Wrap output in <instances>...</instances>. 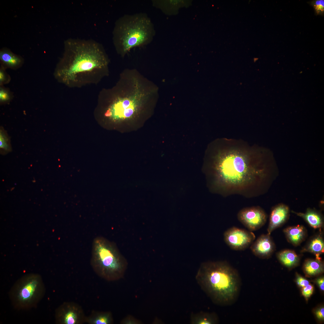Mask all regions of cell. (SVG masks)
<instances>
[{
  "label": "cell",
  "instance_id": "277c9868",
  "mask_svg": "<svg viewBox=\"0 0 324 324\" xmlns=\"http://www.w3.org/2000/svg\"><path fill=\"white\" fill-rule=\"evenodd\" d=\"M154 33L153 23L146 14H126L115 22L113 43L117 53L124 56L133 48L149 44Z\"/></svg>",
  "mask_w": 324,
  "mask_h": 324
},
{
  "label": "cell",
  "instance_id": "9a60e30c",
  "mask_svg": "<svg viewBox=\"0 0 324 324\" xmlns=\"http://www.w3.org/2000/svg\"><path fill=\"white\" fill-rule=\"evenodd\" d=\"M277 255L280 262L288 268H293L299 264V257L293 250H284L279 252Z\"/></svg>",
  "mask_w": 324,
  "mask_h": 324
},
{
  "label": "cell",
  "instance_id": "4fadbf2b",
  "mask_svg": "<svg viewBox=\"0 0 324 324\" xmlns=\"http://www.w3.org/2000/svg\"><path fill=\"white\" fill-rule=\"evenodd\" d=\"M219 322L218 317L214 312L203 311L192 313L190 323L192 324H216Z\"/></svg>",
  "mask_w": 324,
  "mask_h": 324
},
{
  "label": "cell",
  "instance_id": "7c38bea8",
  "mask_svg": "<svg viewBox=\"0 0 324 324\" xmlns=\"http://www.w3.org/2000/svg\"><path fill=\"white\" fill-rule=\"evenodd\" d=\"M302 252H308L314 254L316 258H321L320 255L324 252V240L320 232L312 238L301 250Z\"/></svg>",
  "mask_w": 324,
  "mask_h": 324
},
{
  "label": "cell",
  "instance_id": "30bf717a",
  "mask_svg": "<svg viewBox=\"0 0 324 324\" xmlns=\"http://www.w3.org/2000/svg\"><path fill=\"white\" fill-rule=\"evenodd\" d=\"M283 232L288 242L295 246L300 245L307 236L306 229L302 225L288 227Z\"/></svg>",
  "mask_w": 324,
  "mask_h": 324
},
{
  "label": "cell",
  "instance_id": "8fae6325",
  "mask_svg": "<svg viewBox=\"0 0 324 324\" xmlns=\"http://www.w3.org/2000/svg\"><path fill=\"white\" fill-rule=\"evenodd\" d=\"M292 212L303 218L313 228L321 229L323 226L324 220L321 214L316 210L308 208L305 213L298 212L294 211Z\"/></svg>",
  "mask_w": 324,
  "mask_h": 324
},
{
  "label": "cell",
  "instance_id": "7402d4cb",
  "mask_svg": "<svg viewBox=\"0 0 324 324\" xmlns=\"http://www.w3.org/2000/svg\"><path fill=\"white\" fill-rule=\"evenodd\" d=\"M313 286L310 284L303 287L302 290V295L306 298H309L311 296L313 293Z\"/></svg>",
  "mask_w": 324,
  "mask_h": 324
},
{
  "label": "cell",
  "instance_id": "2e32d148",
  "mask_svg": "<svg viewBox=\"0 0 324 324\" xmlns=\"http://www.w3.org/2000/svg\"><path fill=\"white\" fill-rule=\"evenodd\" d=\"M0 59L2 62L5 66L13 69L20 66L22 62L20 58L6 51L1 52Z\"/></svg>",
  "mask_w": 324,
  "mask_h": 324
},
{
  "label": "cell",
  "instance_id": "ac0fdd59",
  "mask_svg": "<svg viewBox=\"0 0 324 324\" xmlns=\"http://www.w3.org/2000/svg\"><path fill=\"white\" fill-rule=\"evenodd\" d=\"M86 321L92 324H107L110 322L109 316L102 313H93Z\"/></svg>",
  "mask_w": 324,
  "mask_h": 324
},
{
  "label": "cell",
  "instance_id": "44dd1931",
  "mask_svg": "<svg viewBox=\"0 0 324 324\" xmlns=\"http://www.w3.org/2000/svg\"><path fill=\"white\" fill-rule=\"evenodd\" d=\"M310 4L314 8L316 14L318 15H323L324 10V0L313 1L310 2Z\"/></svg>",
  "mask_w": 324,
  "mask_h": 324
},
{
  "label": "cell",
  "instance_id": "9c48e42d",
  "mask_svg": "<svg viewBox=\"0 0 324 324\" xmlns=\"http://www.w3.org/2000/svg\"><path fill=\"white\" fill-rule=\"evenodd\" d=\"M289 212V207L284 204H280L274 207L270 216L267 233L270 235L274 230L283 224L288 219Z\"/></svg>",
  "mask_w": 324,
  "mask_h": 324
},
{
  "label": "cell",
  "instance_id": "52a82bcc",
  "mask_svg": "<svg viewBox=\"0 0 324 324\" xmlns=\"http://www.w3.org/2000/svg\"><path fill=\"white\" fill-rule=\"evenodd\" d=\"M237 217L238 220L251 231L261 228L265 224L267 218L266 212L259 206L244 208L238 212Z\"/></svg>",
  "mask_w": 324,
  "mask_h": 324
},
{
  "label": "cell",
  "instance_id": "603a6c76",
  "mask_svg": "<svg viewBox=\"0 0 324 324\" xmlns=\"http://www.w3.org/2000/svg\"><path fill=\"white\" fill-rule=\"evenodd\" d=\"M10 79L9 76L6 73L4 69H1L0 70V83L1 85L8 83L10 81Z\"/></svg>",
  "mask_w": 324,
  "mask_h": 324
},
{
  "label": "cell",
  "instance_id": "8992f818",
  "mask_svg": "<svg viewBox=\"0 0 324 324\" xmlns=\"http://www.w3.org/2000/svg\"><path fill=\"white\" fill-rule=\"evenodd\" d=\"M256 238L252 231L235 226L226 230L224 234V241L231 249L244 250L252 244Z\"/></svg>",
  "mask_w": 324,
  "mask_h": 324
},
{
  "label": "cell",
  "instance_id": "5b68a950",
  "mask_svg": "<svg viewBox=\"0 0 324 324\" xmlns=\"http://www.w3.org/2000/svg\"><path fill=\"white\" fill-rule=\"evenodd\" d=\"M91 263L95 272L102 277L118 274L123 266L122 256L115 243L102 236L93 240Z\"/></svg>",
  "mask_w": 324,
  "mask_h": 324
},
{
  "label": "cell",
  "instance_id": "d4e9b609",
  "mask_svg": "<svg viewBox=\"0 0 324 324\" xmlns=\"http://www.w3.org/2000/svg\"><path fill=\"white\" fill-rule=\"evenodd\" d=\"M315 313L318 320L322 321L324 320V308L323 307H322L317 309L315 310Z\"/></svg>",
  "mask_w": 324,
  "mask_h": 324
},
{
  "label": "cell",
  "instance_id": "5bb4252c",
  "mask_svg": "<svg viewBox=\"0 0 324 324\" xmlns=\"http://www.w3.org/2000/svg\"><path fill=\"white\" fill-rule=\"evenodd\" d=\"M303 269L306 276L309 277L316 276L323 272L324 264L321 258L308 259L304 264Z\"/></svg>",
  "mask_w": 324,
  "mask_h": 324
},
{
  "label": "cell",
  "instance_id": "d6986e66",
  "mask_svg": "<svg viewBox=\"0 0 324 324\" xmlns=\"http://www.w3.org/2000/svg\"><path fill=\"white\" fill-rule=\"evenodd\" d=\"M0 147L2 151L8 152L11 150V146L8 137L3 130H0Z\"/></svg>",
  "mask_w": 324,
  "mask_h": 324
},
{
  "label": "cell",
  "instance_id": "484cf974",
  "mask_svg": "<svg viewBox=\"0 0 324 324\" xmlns=\"http://www.w3.org/2000/svg\"><path fill=\"white\" fill-rule=\"evenodd\" d=\"M315 282L318 285L320 289L322 291L324 290V279L323 277H320L316 279Z\"/></svg>",
  "mask_w": 324,
  "mask_h": 324
},
{
  "label": "cell",
  "instance_id": "ba28073f",
  "mask_svg": "<svg viewBox=\"0 0 324 324\" xmlns=\"http://www.w3.org/2000/svg\"><path fill=\"white\" fill-rule=\"evenodd\" d=\"M275 246L270 235L262 234L250 246V249L255 256L262 258L270 257L275 251Z\"/></svg>",
  "mask_w": 324,
  "mask_h": 324
},
{
  "label": "cell",
  "instance_id": "ffe728a7",
  "mask_svg": "<svg viewBox=\"0 0 324 324\" xmlns=\"http://www.w3.org/2000/svg\"><path fill=\"white\" fill-rule=\"evenodd\" d=\"M12 95L7 89L2 87L0 88V102L2 104L9 102L12 98Z\"/></svg>",
  "mask_w": 324,
  "mask_h": 324
},
{
  "label": "cell",
  "instance_id": "7a4b0ae2",
  "mask_svg": "<svg viewBox=\"0 0 324 324\" xmlns=\"http://www.w3.org/2000/svg\"><path fill=\"white\" fill-rule=\"evenodd\" d=\"M110 60L102 46L92 40L70 39L54 73L59 82L71 88L97 84L109 73Z\"/></svg>",
  "mask_w": 324,
  "mask_h": 324
},
{
  "label": "cell",
  "instance_id": "6da1fadb",
  "mask_svg": "<svg viewBox=\"0 0 324 324\" xmlns=\"http://www.w3.org/2000/svg\"><path fill=\"white\" fill-rule=\"evenodd\" d=\"M203 169L210 191L226 197L251 198L263 194L274 176L266 153L235 139L219 138L210 143Z\"/></svg>",
  "mask_w": 324,
  "mask_h": 324
},
{
  "label": "cell",
  "instance_id": "e0dca14e",
  "mask_svg": "<svg viewBox=\"0 0 324 324\" xmlns=\"http://www.w3.org/2000/svg\"><path fill=\"white\" fill-rule=\"evenodd\" d=\"M37 285L36 281L33 280L28 283L21 290L20 297L22 300L29 299L34 292Z\"/></svg>",
  "mask_w": 324,
  "mask_h": 324
},
{
  "label": "cell",
  "instance_id": "3957f363",
  "mask_svg": "<svg viewBox=\"0 0 324 324\" xmlns=\"http://www.w3.org/2000/svg\"><path fill=\"white\" fill-rule=\"evenodd\" d=\"M195 279L201 290L216 305H230L238 299L240 277L237 270L226 261L202 263Z\"/></svg>",
  "mask_w": 324,
  "mask_h": 324
},
{
  "label": "cell",
  "instance_id": "cb8c5ba5",
  "mask_svg": "<svg viewBox=\"0 0 324 324\" xmlns=\"http://www.w3.org/2000/svg\"><path fill=\"white\" fill-rule=\"evenodd\" d=\"M296 282L300 287H303L309 284V281L297 273L296 274Z\"/></svg>",
  "mask_w": 324,
  "mask_h": 324
}]
</instances>
